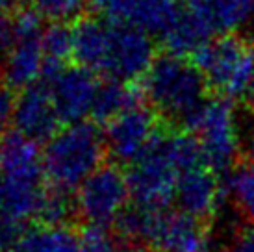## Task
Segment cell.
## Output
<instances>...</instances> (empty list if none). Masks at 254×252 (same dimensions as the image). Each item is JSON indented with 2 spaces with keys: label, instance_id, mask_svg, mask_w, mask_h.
Returning <instances> with one entry per match:
<instances>
[{
  "label": "cell",
  "instance_id": "obj_7",
  "mask_svg": "<svg viewBox=\"0 0 254 252\" xmlns=\"http://www.w3.org/2000/svg\"><path fill=\"white\" fill-rule=\"evenodd\" d=\"M43 17L36 9H21L13 15V43L4 56V80L9 87L28 89L45 76Z\"/></svg>",
  "mask_w": 254,
  "mask_h": 252
},
{
  "label": "cell",
  "instance_id": "obj_11",
  "mask_svg": "<svg viewBox=\"0 0 254 252\" xmlns=\"http://www.w3.org/2000/svg\"><path fill=\"white\" fill-rule=\"evenodd\" d=\"M52 102L62 123L78 125L93 113V104L99 91V82L91 70L80 65L65 67L45 78Z\"/></svg>",
  "mask_w": 254,
  "mask_h": 252
},
{
  "label": "cell",
  "instance_id": "obj_24",
  "mask_svg": "<svg viewBox=\"0 0 254 252\" xmlns=\"http://www.w3.org/2000/svg\"><path fill=\"white\" fill-rule=\"evenodd\" d=\"M13 43V15L7 13V7L0 6V56L9 50Z\"/></svg>",
  "mask_w": 254,
  "mask_h": 252
},
{
  "label": "cell",
  "instance_id": "obj_27",
  "mask_svg": "<svg viewBox=\"0 0 254 252\" xmlns=\"http://www.w3.org/2000/svg\"><path fill=\"white\" fill-rule=\"evenodd\" d=\"M11 4H13V0H0V6H4V7L11 6Z\"/></svg>",
  "mask_w": 254,
  "mask_h": 252
},
{
  "label": "cell",
  "instance_id": "obj_5",
  "mask_svg": "<svg viewBox=\"0 0 254 252\" xmlns=\"http://www.w3.org/2000/svg\"><path fill=\"white\" fill-rule=\"evenodd\" d=\"M190 132L197 137L206 167L213 173L226 175L238 165V156L243 148L241 119L230 100L217 98L206 102Z\"/></svg>",
  "mask_w": 254,
  "mask_h": 252
},
{
  "label": "cell",
  "instance_id": "obj_29",
  "mask_svg": "<svg viewBox=\"0 0 254 252\" xmlns=\"http://www.w3.org/2000/svg\"><path fill=\"white\" fill-rule=\"evenodd\" d=\"M82 2H84V0H82Z\"/></svg>",
  "mask_w": 254,
  "mask_h": 252
},
{
  "label": "cell",
  "instance_id": "obj_20",
  "mask_svg": "<svg viewBox=\"0 0 254 252\" xmlns=\"http://www.w3.org/2000/svg\"><path fill=\"white\" fill-rule=\"evenodd\" d=\"M43 52H45V78L67 67V60L72 58V30L64 22H52L43 32Z\"/></svg>",
  "mask_w": 254,
  "mask_h": 252
},
{
  "label": "cell",
  "instance_id": "obj_10",
  "mask_svg": "<svg viewBox=\"0 0 254 252\" xmlns=\"http://www.w3.org/2000/svg\"><path fill=\"white\" fill-rule=\"evenodd\" d=\"M102 19L162 37L178 21L180 0H95Z\"/></svg>",
  "mask_w": 254,
  "mask_h": 252
},
{
  "label": "cell",
  "instance_id": "obj_2",
  "mask_svg": "<svg viewBox=\"0 0 254 252\" xmlns=\"http://www.w3.org/2000/svg\"><path fill=\"white\" fill-rule=\"evenodd\" d=\"M206 91L208 84L197 65L173 54L156 58L141 78V95L148 108L188 130L204 108Z\"/></svg>",
  "mask_w": 254,
  "mask_h": 252
},
{
  "label": "cell",
  "instance_id": "obj_17",
  "mask_svg": "<svg viewBox=\"0 0 254 252\" xmlns=\"http://www.w3.org/2000/svg\"><path fill=\"white\" fill-rule=\"evenodd\" d=\"M78 232L72 226L34 224L17 241L11 252H76Z\"/></svg>",
  "mask_w": 254,
  "mask_h": 252
},
{
  "label": "cell",
  "instance_id": "obj_3",
  "mask_svg": "<svg viewBox=\"0 0 254 252\" xmlns=\"http://www.w3.org/2000/svg\"><path fill=\"white\" fill-rule=\"evenodd\" d=\"M104 133L95 123L67 125L45 143L43 169L50 188L71 193L104 165Z\"/></svg>",
  "mask_w": 254,
  "mask_h": 252
},
{
  "label": "cell",
  "instance_id": "obj_19",
  "mask_svg": "<svg viewBox=\"0 0 254 252\" xmlns=\"http://www.w3.org/2000/svg\"><path fill=\"white\" fill-rule=\"evenodd\" d=\"M137 104H141L139 93L132 89L130 84H123L117 80H106L104 84L99 85L91 117L99 125L100 123L110 125L113 119H117L119 115H123Z\"/></svg>",
  "mask_w": 254,
  "mask_h": 252
},
{
  "label": "cell",
  "instance_id": "obj_13",
  "mask_svg": "<svg viewBox=\"0 0 254 252\" xmlns=\"http://www.w3.org/2000/svg\"><path fill=\"white\" fill-rule=\"evenodd\" d=\"M182 6L208 39L236 35L254 19V0H182Z\"/></svg>",
  "mask_w": 254,
  "mask_h": 252
},
{
  "label": "cell",
  "instance_id": "obj_28",
  "mask_svg": "<svg viewBox=\"0 0 254 252\" xmlns=\"http://www.w3.org/2000/svg\"><path fill=\"white\" fill-rule=\"evenodd\" d=\"M0 87H2V82H0Z\"/></svg>",
  "mask_w": 254,
  "mask_h": 252
},
{
  "label": "cell",
  "instance_id": "obj_18",
  "mask_svg": "<svg viewBox=\"0 0 254 252\" xmlns=\"http://www.w3.org/2000/svg\"><path fill=\"white\" fill-rule=\"evenodd\" d=\"M223 188L225 198L234 204L243 223L254 224V161L247 158L238 161V165L226 173Z\"/></svg>",
  "mask_w": 254,
  "mask_h": 252
},
{
  "label": "cell",
  "instance_id": "obj_4",
  "mask_svg": "<svg viewBox=\"0 0 254 252\" xmlns=\"http://www.w3.org/2000/svg\"><path fill=\"white\" fill-rule=\"evenodd\" d=\"M210 89L225 100H245L254 106V47L240 35L206 41L193 54Z\"/></svg>",
  "mask_w": 254,
  "mask_h": 252
},
{
  "label": "cell",
  "instance_id": "obj_12",
  "mask_svg": "<svg viewBox=\"0 0 254 252\" xmlns=\"http://www.w3.org/2000/svg\"><path fill=\"white\" fill-rule=\"evenodd\" d=\"M60 115L47 85H32L15 98L11 125L13 132L34 143H49L62 128Z\"/></svg>",
  "mask_w": 254,
  "mask_h": 252
},
{
  "label": "cell",
  "instance_id": "obj_8",
  "mask_svg": "<svg viewBox=\"0 0 254 252\" xmlns=\"http://www.w3.org/2000/svg\"><path fill=\"white\" fill-rule=\"evenodd\" d=\"M128 198L127 173L115 163H104L76 189L74 204L78 219L87 223V226L106 228L128 206Z\"/></svg>",
  "mask_w": 254,
  "mask_h": 252
},
{
  "label": "cell",
  "instance_id": "obj_16",
  "mask_svg": "<svg viewBox=\"0 0 254 252\" xmlns=\"http://www.w3.org/2000/svg\"><path fill=\"white\" fill-rule=\"evenodd\" d=\"M208 228L206 223L182 211H167L156 252H206Z\"/></svg>",
  "mask_w": 254,
  "mask_h": 252
},
{
  "label": "cell",
  "instance_id": "obj_9",
  "mask_svg": "<svg viewBox=\"0 0 254 252\" xmlns=\"http://www.w3.org/2000/svg\"><path fill=\"white\" fill-rule=\"evenodd\" d=\"M160 133L162 128L154 110L137 104L106 126L104 139L108 154L119 163L132 165L147 152Z\"/></svg>",
  "mask_w": 254,
  "mask_h": 252
},
{
  "label": "cell",
  "instance_id": "obj_22",
  "mask_svg": "<svg viewBox=\"0 0 254 252\" xmlns=\"http://www.w3.org/2000/svg\"><path fill=\"white\" fill-rule=\"evenodd\" d=\"M82 0H34V9L50 22H65L78 15Z\"/></svg>",
  "mask_w": 254,
  "mask_h": 252
},
{
  "label": "cell",
  "instance_id": "obj_25",
  "mask_svg": "<svg viewBox=\"0 0 254 252\" xmlns=\"http://www.w3.org/2000/svg\"><path fill=\"white\" fill-rule=\"evenodd\" d=\"M241 139H243V150L247 160L254 161V117H251V123L241 121Z\"/></svg>",
  "mask_w": 254,
  "mask_h": 252
},
{
  "label": "cell",
  "instance_id": "obj_15",
  "mask_svg": "<svg viewBox=\"0 0 254 252\" xmlns=\"http://www.w3.org/2000/svg\"><path fill=\"white\" fill-rule=\"evenodd\" d=\"M0 176L21 182L45 184L43 150H39L37 143L17 132L6 133L0 139Z\"/></svg>",
  "mask_w": 254,
  "mask_h": 252
},
{
  "label": "cell",
  "instance_id": "obj_21",
  "mask_svg": "<svg viewBox=\"0 0 254 252\" xmlns=\"http://www.w3.org/2000/svg\"><path fill=\"white\" fill-rule=\"evenodd\" d=\"M76 252H123V243L102 226H84L78 232Z\"/></svg>",
  "mask_w": 254,
  "mask_h": 252
},
{
  "label": "cell",
  "instance_id": "obj_26",
  "mask_svg": "<svg viewBox=\"0 0 254 252\" xmlns=\"http://www.w3.org/2000/svg\"><path fill=\"white\" fill-rule=\"evenodd\" d=\"M123 252H147V251H139V249H132V247L123 245Z\"/></svg>",
  "mask_w": 254,
  "mask_h": 252
},
{
  "label": "cell",
  "instance_id": "obj_6",
  "mask_svg": "<svg viewBox=\"0 0 254 252\" xmlns=\"http://www.w3.org/2000/svg\"><path fill=\"white\" fill-rule=\"evenodd\" d=\"M178 178L180 171L171 156L167 133L163 132L127 171L130 196L135 204L148 208H165L175 200Z\"/></svg>",
  "mask_w": 254,
  "mask_h": 252
},
{
  "label": "cell",
  "instance_id": "obj_23",
  "mask_svg": "<svg viewBox=\"0 0 254 252\" xmlns=\"http://www.w3.org/2000/svg\"><path fill=\"white\" fill-rule=\"evenodd\" d=\"M225 252H254V224L238 226L226 241Z\"/></svg>",
  "mask_w": 254,
  "mask_h": 252
},
{
  "label": "cell",
  "instance_id": "obj_14",
  "mask_svg": "<svg viewBox=\"0 0 254 252\" xmlns=\"http://www.w3.org/2000/svg\"><path fill=\"white\" fill-rule=\"evenodd\" d=\"M221 195L225 196V188L215 173L208 167H198L180 175L175 200L178 211L210 223L219 208Z\"/></svg>",
  "mask_w": 254,
  "mask_h": 252
},
{
  "label": "cell",
  "instance_id": "obj_1",
  "mask_svg": "<svg viewBox=\"0 0 254 252\" xmlns=\"http://www.w3.org/2000/svg\"><path fill=\"white\" fill-rule=\"evenodd\" d=\"M72 58L76 65L130 84L141 80L154 63V43L145 32L102 17H82L72 24Z\"/></svg>",
  "mask_w": 254,
  "mask_h": 252
}]
</instances>
